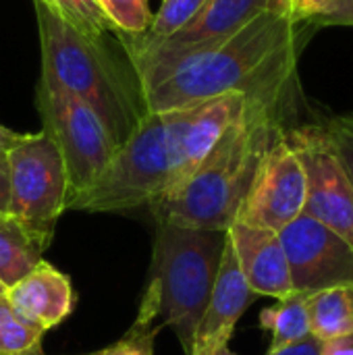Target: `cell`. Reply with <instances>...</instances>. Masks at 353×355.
<instances>
[{
	"label": "cell",
	"mask_w": 353,
	"mask_h": 355,
	"mask_svg": "<svg viewBox=\"0 0 353 355\" xmlns=\"http://www.w3.org/2000/svg\"><path fill=\"white\" fill-rule=\"evenodd\" d=\"M304 168L283 131L266 152L235 220L279 233L304 214Z\"/></svg>",
	"instance_id": "obj_11"
},
{
	"label": "cell",
	"mask_w": 353,
	"mask_h": 355,
	"mask_svg": "<svg viewBox=\"0 0 353 355\" xmlns=\"http://www.w3.org/2000/svg\"><path fill=\"white\" fill-rule=\"evenodd\" d=\"M266 355H320V341H316L312 335L295 345L277 349V352H266Z\"/></svg>",
	"instance_id": "obj_27"
},
{
	"label": "cell",
	"mask_w": 353,
	"mask_h": 355,
	"mask_svg": "<svg viewBox=\"0 0 353 355\" xmlns=\"http://www.w3.org/2000/svg\"><path fill=\"white\" fill-rule=\"evenodd\" d=\"M44 2L58 19L77 29L79 33L102 40L108 31H117L114 25L104 15L98 0H40Z\"/></svg>",
	"instance_id": "obj_22"
},
{
	"label": "cell",
	"mask_w": 353,
	"mask_h": 355,
	"mask_svg": "<svg viewBox=\"0 0 353 355\" xmlns=\"http://www.w3.org/2000/svg\"><path fill=\"white\" fill-rule=\"evenodd\" d=\"M237 266L256 295L285 300L293 295L287 256L277 231L235 220L227 229Z\"/></svg>",
	"instance_id": "obj_13"
},
{
	"label": "cell",
	"mask_w": 353,
	"mask_h": 355,
	"mask_svg": "<svg viewBox=\"0 0 353 355\" xmlns=\"http://www.w3.org/2000/svg\"><path fill=\"white\" fill-rule=\"evenodd\" d=\"M298 23L264 12L227 40L181 56L141 85L148 112H171L239 92L283 106L295 77Z\"/></svg>",
	"instance_id": "obj_1"
},
{
	"label": "cell",
	"mask_w": 353,
	"mask_h": 355,
	"mask_svg": "<svg viewBox=\"0 0 353 355\" xmlns=\"http://www.w3.org/2000/svg\"><path fill=\"white\" fill-rule=\"evenodd\" d=\"M35 106L42 116V131L52 137L62 156L71 204L98 181L119 146L87 104L46 77L37 83Z\"/></svg>",
	"instance_id": "obj_7"
},
{
	"label": "cell",
	"mask_w": 353,
	"mask_h": 355,
	"mask_svg": "<svg viewBox=\"0 0 353 355\" xmlns=\"http://www.w3.org/2000/svg\"><path fill=\"white\" fill-rule=\"evenodd\" d=\"M306 177L304 214L327 225L353 245V187L322 125L285 129Z\"/></svg>",
	"instance_id": "obj_9"
},
{
	"label": "cell",
	"mask_w": 353,
	"mask_h": 355,
	"mask_svg": "<svg viewBox=\"0 0 353 355\" xmlns=\"http://www.w3.org/2000/svg\"><path fill=\"white\" fill-rule=\"evenodd\" d=\"M191 108L148 112L117 148L98 181L77 196L67 210L129 212L154 206L171 187L179 135Z\"/></svg>",
	"instance_id": "obj_5"
},
{
	"label": "cell",
	"mask_w": 353,
	"mask_h": 355,
	"mask_svg": "<svg viewBox=\"0 0 353 355\" xmlns=\"http://www.w3.org/2000/svg\"><path fill=\"white\" fill-rule=\"evenodd\" d=\"M281 106L248 98L239 119L200 168L169 198L150 206L156 220L193 229L227 231L277 137L285 131Z\"/></svg>",
	"instance_id": "obj_2"
},
{
	"label": "cell",
	"mask_w": 353,
	"mask_h": 355,
	"mask_svg": "<svg viewBox=\"0 0 353 355\" xmlns=\"http://www.w3.org/2000/svg\"><path fill=\"white\" fill-rule=\"evenodd\" d=\"M256 297L258 295L250 289L237 266L231 241L227 237L218 277L210 302L198 324L191 355H216L223 347H229L239 318L246 314Z\"/></svg>",
	"instance_id": "obj_12"
},
{
	"label": "cell",
	"mask_w": 353,
	"mask_h": 355,
	"mask_svg": "<svg viewBox=\"0 0 353 355\" xmlns=\"http://www.w3.org/2000/svg\"><path fill=\"white\" fill-rule=\"evenodd\" d=\"M33 8L42 46V77L87 104L112 141L121 146L148 114L141 92L133 89L102 40L79 33L40 0H33Z\"/></svg>",
	"instance_id": "obj_3"
},
{
	"label": "cell",
	"mask_w": 353,
	"mask_h": 355,
	"mask_svg": "<svg viewBox=\"0 0 353 355\" xmlns=\"http://www.w3.org/2000/svg\"><path fill=\"white\" fill-rule=\"evenodd\" d=\"M216 355H237V354H235V352H231L229 347H223V349H221Z\"/></svg>",
	"instance_id": "obj_31"
},
{
	"label": "cell",
	"mask_w": 353,
	"mask_h": 355,
	"mask_svg": "<svg viewBox=\"0 0 353 355\" xmlns=\"http://www.w3.org/2000/svg\"><path fill=\"white\" fill-rule=\"evenodd\" d=\"M264 12L289 15L287 0H206L200 12L164 42L129 50L139 89L181 56L227 40Z\"/></svg>",
	"instance_id": "obj_8"
},
{
	"label": "cell",
	"mask_w": 353,
	"mask_h": 355,
	"mask_svg": "<svg viewBox=\"0 0 353 355\" xmlns=\"http://www.w3.org/2000/svg\"><path fill=\"white\" fill-rule=\"evenodd\" d=\"M314 25H353V0H337L327 15L314 21Z\"/></svg>",
	"instance_id": "obj_26"
},
{
	"label": "cell",
	"mask_w": 353,
	"mask_h": 355,
	"mask_svg": "<svg viewBox=\"0 0 353 355\" xmlns=\"http://www.w3.org/2000/svg\"><path fill=\"white\" fill-rule=\"evenodd\" d=\"M227 231L193 229L156 220L148 287L164 324L173 329L185 355H191L202 314L210 302Z\"/></svg>",
	"instance_id": "obj_4"
},
{
	"label": "cell",
	"mask_w": 353,
	"mask_h": 355,
	"mask_svg": "<svg viewBox=\"0 0 353 355\" xmlns=\"http://www.w3.org/2000/svg\"><path fill=\"white\" fill-rule=\"evenodd\" d=\"M310 335L325 343L353 333V287L341 285L306 297Z\"/></svg>",
	"instance_id": "obj_17"
},
{
	"label": "cell",
	"mask_w": 353,
	"mask_h": 355,
	"mask_svg": "<svg viewBox=\"0 0 353 355\" xmlns=\"http://www.w3.org/2000/svg\"><path fill=\"white\" fill-rule=\"evenodd\" d=\"M8 214H12L46 250L69 204L62 156L46 131L25 133L6 154Z\"/></svg>",
	"instance_id": "obj_6"
},
{
	"label": "cell",
	"mask_w": 353,
	"mask_h": 355,
	"mask_svg": "<svg viewBox=\"0 0 353 355\" xmlns=\"http://www.w3.org/2000/svg\"><path fill=\"white\" fill-rule=\"evenodd\" d=\"M206 4V0H162L158 12L152 17V23L146 33L129 37L127 50H141L156 46L185 27Z\"/></svg>",
	"instance_id": "obj_20"
},
{
	"label": "cell",
	"mask_w": 353,
	"mask_h": 355,
	"mask_svg": "<svg viewBox=\"0 0 353 355\" xmlns=\"http://www.w3.org/2000/svg\"><path fill=\"white\" fill-rule=\"evenodd\" d=\"M322 127L353 187V114L333 116Z\"/></svg>",
	"instance_id": "obj_24"
},
{
	"label": "cell",
	"mask_w": 353,
	"mask_h": 355,
	"mask_svg": "<svg viewBox=\"0 0 353 355\" xmlns=\"http://www.w3.org/2000/svg\"><path fill=\"white\" fill-rule=\"evenodd\" d=\"M108 21L117 31L129 37L141 35L152 23V12L148 0H98Z\"/></svg>",
	"instance_id": "obj_23"
},
{
	"label": "cell",
	"mask_w": 353,
	"mask_h": 355,
	"mask_svg": "<svg viewBox=\"0 0 353 355\" xmlns=\"http://www.w3.org/2000/svg\"><path fill=\"white\" fill-rule=\"evenodd\" d=\"M8 164L6 156L0 154V214H8Z\"/></svg>",
	"instance_id": "obj_29"
},
{
	"label": "cell",
	"mask_w": 353,
	"mask_h": 355,
	"mask_svg": "<svg viewBox=\"0 0 353 355\" xmlns=\"http://www.w3.org/2000/svg\"><path fill=\"white\" fill-rule=\"evenodd\" d=\"M293 293L310 297L322 289L352 285L353 245L308 214L279 231Z\"/></svg>",
	"instance_id": "obj_10"
},
{
	"label": "cell",
	"mask_w": 353,
	"mask_h": 355,
	"mask_svg": "<svg viewBox=\"0 0 353 355\" xmlns=\"http://www.w3.org/2000/svg\"><path fill=\"white\" fill-rule=\"evenodd\" d=\"M320 355H353V333L320 343Z\"/></svg>",
	"instance_id": "obj_28"
},
{
	"label": "cell",
	"mask_w": 353,
	"mask_h": 355,
	"mask_svg": "<svg viewBox=\"0 0 353 355\" xmlns=\"http://www.w3.org/2000/svg\"><path fill=\"white\" fill-rule=\"evenodd\" d=\"M158 316L160 314H158L156 297L150 289H146L141 304H139L137 318L131 324V329L112 345L83 355H154V343H156V335L160 329L154 322Z\"/></svg>",
	"instance_id": "obj_19"
},
{
	"label": "cell",
	"mask_w": 353,
	"mask_h": 355,
	"mask_svg": "<svg viewBox=\"0 0 353 355\" xmlns=\"http://www.w3.org/2000/svg\"><path fill=\"white\" fill-rule=\"evenodd\" d=\"M246 94L231 92L193 106L191 116L187 119L179 135L171 187L160 200L175 193L200 168V164L208 158V154L221 141L225 131L239 119V114L246 108Z\"/></svg>",
	"instance_id": "obj_14"
},
{
	"label": "cell",
	"mask_w": 353,
	"mask_h": 355,
	"mask_svg": "<svg viewBox=\"0 0 353 355\" xmlns=\"http://www.w3.org/2000/svg\"><path fill=\"white\" fill-rule=\"evenodd\" d=\"M12 310L44 333L60 327L75 310L71 279L50 262H37L21 281L4 291Z\"/></svg>",
	"instance_id": "obj_15"
},
{
	"label": "cell",
	"mask_w": 353,
	"mask_h": 355,
	"mask_svg": "<svg viewBox=\"0 0 353 355\" xmlns=\"http://www.w3.org/2000/svg\"><path fill=\"white\" fill-rule=\"evenodd\" d=\"M337 0H287L289 17L300 23H314L318 17L327 15Z\"/></svg>",
	"instance_id": "obj_25"
},
{
	"label": "cell",
	"mask_w": 353,
	"mask_h": 355,
	"mask_svg": "<svg viewBox=\"0 0 353 355\" xmlns=\"http://www.w3.org/2000/svg\"><path fill=\"white\" fill-rule=\"evenodd\" d=\"M23 135H25V133H17V131L8 129V127H4V125H0V154H6Z\"/></svg>",
	"instance_id": "obj_30"
},
{
	"label": "cell",
	"mask_w": 353,
	"mask_h": 355,
	"mask_svg": "<svg viewBox=\"0 0 353 355\" xmlns=\"http://www.w3.org/2000/svg\"><path fill=\"white\" fill-rule=\"evenodd\" d=\"M260 327L270 333L268 352H277L295 345L310 337V318L306 308V297L293 293L279 300L275 306L260 312Z\"/></svg>",
	"instance_id": "obj_18"
},
{
	"label": "cell",
	"mask_w": 353,
	"mask_h": 355,
	"mask_svg": "<svg viewBox=\"0 0 353 355\" xmlns=\"http://www.w3.org/2000/svg\"><path fill=\"white\" fill-rule=\"evenodd\" d=\"M44 252L46 248L12 214H0V283L4 289L42 262Z\"/></svg>",
	"instance_id": "obj_16"
},
{
	"label": "cell",
	"mask_w": 353,
	"mask_h": 355,
	"mask_svg": "<svg viewBox=\"0 0 353 355\" xmlns=\"http://www.w3.org/2000/svg\"><path fill=\"white\" fill-rule=\"evenodd\" d=\"M44 331L21 318L4 293L0 295V355H44Z\"/></svg>",
	"instance_id": "obj_21"
},
{
	"label": "cell",
	"mask_w": 353,
	"mask_h": 355,
	"mask_svg": "<svg viewBox=\"0 0 353 355\" xmlns=\"http://www.w3.org/2000/svg\"><path fill=\"white\" fill-rule=\"evenodd\" d=\"M4 291H6V289H4V285H2V283H0V295H2V293H4Z\"/></svg>",
	"instance_id": "obj_32"
}]
</instances>
